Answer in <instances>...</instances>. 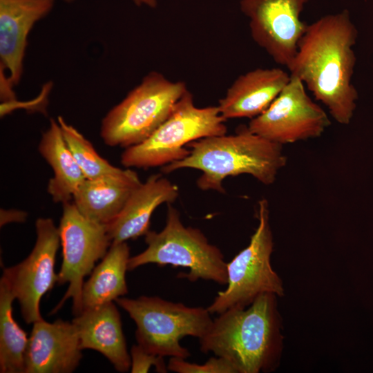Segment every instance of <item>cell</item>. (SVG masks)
Wrapping results in <instances>:
<instances>
[{
	"label": "cell",
	"instance_id": "13",
	"mask_svg": "<svg viewBox=\"0 0 373 373\" xmlns=\"http://www.w3.org/2000/svg\"><path fill=\"white\" fill-rule=\"evenodd\" d=\"M25 354L24 373H70L82 358L75 325L57 319L32 323Z\"/></svg>",
	"mask_w": 373,
	"mask_h": 373
},
{
	"label": "cell",
	"instance_id": "27",
	"mask_svg": "<svg viewBox=\"0 0 373 373\" xmlns=\"http://www.w3.org/2000/svg\"><path fill=\"white\" fill-rule=\"evenodd\" d=\"M134 3L137 6H146L150 8H155L157 6V0H133Z\"/></svg>",
	"mask_w": 373,
	"mask_h": 373
},
{
	"label": "cell",
	"instance_id": "11",
	"mask_svg": "<svg viewBox=\"0 0 373 373\" xmlns=\"http://www.w3.org/2000/svg\"><path fill=\"white\" fill-rule=\"evenodd\" d=\"M36 241L28 255L19 264L5 268L2 278L18 300L22 317L28 323L42 320L40 301L57 283L55 259L59 247L58 227L49 218L35 222Z\"/></svg>",
	"mask_w": 373,
	"mask_h": 373
},
{
	"label": "cell",
	"instance_id": "3",
	"mask_svg": "<svg viewBox=\"0 0 373 373\" xmlns=\"http://www.w3.org/2000/svg\"><path fill=\"white\" fill-rule=\"evenodd\" d=\"M190 153L166 164L162 171L169 173L189 168L199 170V189L224 193L223 180L229 176L248 174L265 185L273 184L287 163L283 145L271 142L242 127L233 135H220L193 141L187 144Z\"/></svg>",
	"mask_w": 373,
	"mask_h": 373
},
{
	"label": "cell",
	"instance_id": "4",
	"mask_svg": "<svg viewBox=\"0 0 373 373\" xmlns=\"http://www.w3.org/2000/svg\"><path fill=\"white\" fill-rule=\"evenodd\" d=\"M144 236L147 247L130 257L128 271L149 263L182 267L189 268V271L178 277L191 282L203 279L227 284V262L220 249L211 244L199 229L185 227L180 213L171 204H167L164 229L159 232L149 231Z\"/></svg>",
	"mask_w": 373,
	"mask_h": 373
},
{
	"label": "cell",
	"instance_id": "18",
	"mask_svg": "<svg viewBox=\"0 0 373 373\" xmlns=\"http://www.w3.org/2000/svg\"><path fill=\"white\" fill-rule=\"evenodd\" d=\"M142 182L137 173L122 169L95 179H85L75 191L73 202L89 220L108 224L120 213L133 191Z\"/></svg>",
	"mask_w": 373,
	"mask_h": 373
},
{
	"label": "cell",
	"instance_id": "23",
	"mask_svg": "<svg viewBox=\"0 0 373 373\" xmlns=\"http://www.w3.org/2000/svg\"><path fill=\"white\" fill-rule=\"evenodd\" d=\"M168 370L178 373H238L236 367L227 359L218 356L210 358L204 364H196L185 358L171 357Z\"/></svg>",
	"mask_w": 373,
	"mask_h": 373
},
{
	"label": "cell",
	"instance_id": "19",
	"mask_svg": "<svg viewBox=\"0 0 373 373\" xmlns=\"http://www.w3.org/2000/svg\"><path fill=\"white\" fill-rule=\"evenodd\" d=\"M38 149L53 171V177L47 186L48 194L55 202L71 201L86 178L64 138L57 119H50Z\"/></svg>",
	"mask_w": 373,
	"mask_h": 373
},
{
	"label": "cell",
	"instance_id": "22",
	"mask_svg": "<svg viewBox=\"0 0 373 373\" xmlns=\"http://www.w3.org/2000/svg\"><path fill=\"white\" fill-rule=\"evenodd\" d=\"M57 122L68 148L86 179L97 178L121 170L101 157L93 144L64 117L59 116Z\"/></svg>",
	"mask_w": 373,
	"mask_h": 373
},
{
	"label": "cell",
	"instance_id": "9",
	"mask_svg": "<svg viewBox=\"0 0 373 373\" xmlns=\"http://www.w3.org/2000/svg\"><path fill=\"white\" fill-rule=\"evenodd\" d=\"M63 211L58 227L62 249V263L57 274L59 285L68 284L60 302L52 310L56 313L69 298L77 316L83 311L82 294L84 278L90 275L99 260L106 254L112 241L106 224L95 222L83 216L75 204H62Z\"/></svg>",
	"mask_w": 373,
	"mask_h": 373
},
{
	"label": "cell",
	"instance_id": "7",
	"mask_svg": "<svg viewBox=\"0 0 373 373\" xmlns=\"http://www.w3.org/2000/svg\"><path fill=\"white\" fill-rule=\"evenodd\" d=\"M115 302L135 322L137 344L164 357H189L190 352L180 340L186 336L200 339L213 320L207 308L188 307L158 296L119 297Z\"/></svg>",
	"mask_w": 373,
	"mask_h": 373
},
{
	"label": "cell",
	"instance_id": "28",
	"mask_svg": "<svg viewBox=\"0 0 373 373\" xmlns=\"http://www.w3.org/2000/svg\"><path fill=\"white\" fill-rule=\"evenodd\" d=\"M64 1L68 2V3H70V2H72L73 0H64Z\"/></svg>",
	"mask_w": 373,
	"mask_h": 373
},
{
	"label": "cell",
	"instance_id": "15",
	"mask_svg": "<svg viewBox=\"0 0 373 373\" xmlns=\"http://www.w3.org/2000/svg\"><path fill=\"white\" fill-rule=\"evenodd\" d=\"M290 79L280 68H258L238 76L217 106L227 120L250 119L262 114L278 96Z\"/></svg>",
	"mask_w": 373,
	"mask_h": 373
},
{
	"label": "cell",
	"instance_id": "12",
	"mask_svg": "<svg viewBox=\"0 0 373 373\" xmlns=\"http://www.w3.org/2000/svg\"><path fill=\"white\" fill-rule=\"evenodd\" d=\"M309 0H241L254 41L277 64L288 67L294 60L308 24L300 13Z\"/></svg>",
	"mask_w": 373,
	"mask_h": 373
},
{
	"label": "cell",
	"instance_id": "2",
	"mask_svg": "<svg viewBox=\"0 0 373 373\" xmlns=\"http://www.w3.org/2000/svg\"><path fill=\"white\" fill-rule=\"evenodd\" d=\"M277 297L263 294L247 307L231 308L219 314L199 339L201 352L227 359L238 373L274 370L283 347Z\"/></svg>",
	"mask_w": 373,
	"mask_h": 373
},
{
	"label": "cell",
	"instance_id": "8",
	"mask_svg": "<svg viewBox=\"0 0 373 373\" xmlns=\"http://www.w3.org/2000/svg\"><path fill=\"white\" fill-rule=\"evenodd\" d=\"M257 214L258 225L249 245L227 264V286L207 307L211 314L247 307L263 294L284 295L283 281L271 264L274 240L266 199L258 202Z\"/></svg>",
	"mask_w": 373,
	"mask_h": 373
},
{
	"label": "cell",
	"instance_id": "26",
	"mask_svg": "<svg viewBox=\"0 0 373 373\" xmlns=\"http://www.w3.org/2000/svg\"><path fill=\"white\" fill-rule=\"evenodd\" d=\"M27 213L17 209H1L0 224L3 226L10 222H23L27 218Z\"/></svg>",
	"mask_w": 373,
	"mask_h": 373
},
{
	"label": "cell",
	"instance_id": "14",
	"mask_svg": "<svg viewBox=\"0 0 373 373\" xmlns=\"http://www.w3.org/2000/svg\"><path fill=\"white\" fill-rule=\"evenodd\" d=\"M55 0H0V66L12 86L21 80L27 38L35 23L52 8Z\"/></svg>",
	"mask_w": 373,
	"mask_h": 373
},
{
	"label": "cell",
	"instance_id": "6",
	"mask_svg": "<svg viewBox=\"0 0 373 373\" xmlns=\"http://www.w3.org/2000/svg\"><path fill=\"white\" fill-rule=\"evenodd\" d=\"M226 119L217 106L198 107L188 90L169 117L146 140L125 149L121 162L126 167L164 166L190 153L187 144L227 133Z\"/></svg>",
	"mask_w": 373,
	"mask_h": 373
},
{
	"label": "cell",
	"instance_id": "5",
	"mask_svg": "<svg viewBox=\"0 0 373 373\" xmlns=\"http://www.w3.org/2000/svg\"><path fill=\"white\" fill-rule=\"evenodd\" d=\"M187 90L184 82L150 72L104 116L102 139L106 145L125 149L142 143L169 117Z\"/></svg>",
	"mask_w": 373,
	"mask_h": 373
},
{
	"label": "cell",
	"instance_id": "1",
	"mask_svg": "<svg viewBox=\"0 0 373 373\" xmlns=\"http://www.w3.org/2000/svg\"><path fill=\"white\" fill-rule=\"evenodd\" d=\"M357 37L347 10L322 17L308 24L287 68L342 125L351 122L358 99L352 82Z\"/></svg>",
	"mask_w": 373,
	"mask_h": 373
},
{
	"label": "cell",
	"instance_id": "20",
	"mask_svg": "<svg viewBox=\"0 0 373 373\" xmlns=\"http://www.w3.org/2000/svg\"><path fill=\"white\" fill-rule=\"evenodd\" d=\"M130 257L126 242L111 243L106 254L84 283L83 310L113 302L128 293L126 273Z\"/></svg>",
	"mask_w": 373,
	"mask_h": 373
},
{
	"label": "cell",
	"instance_id": "25",
	"mask_svg": "<svg viewBox=\"0 0 373 373\" xmlns=\"http://www.w3.org/2000/svg\"><path fill=\"white\" fill-rule=\"evenodd\" d=\"M52 88L50 82L46 83L42 86L40 93L33 99L26 102H19L16 99L4 102L1 104V116H5L11 111L17 108H25L28 111H40L43 113L46 110L48 104V98Z\"/></svg>",
	"mask_w": 373,
	"mask_h": 373
},
{
	"label": "cell",
	"instance_id": "21",
	"mask_svg": "<svg viewBox=\"0 0 373 373\" xmlns=\"http://www.w3.org/2000/svg\"><path fill=\"white\" fill-rule=\"evenodd\" d=\"M15 297L8 283L0 280V372L24 373L25 354L28 342L26 332L13 317Z\"/></svg>",
	"mask_w": 373,
	"mask_h": 373
},
{
	"label": "cell",
	"instance_id": "10",
	"mask_svg": "<svg viewBox=\"0 0 373 373\" xmlns=\"http://www.w3.org/2000/svg\"><path fill=\"white\" fill-rule=\"evenodd\" d=\"M331 122L327 113L306 92L298 77L290 79L271 105L250 119L248 129L284 145L318 137Z\"/></svg>",
	"mask_w": 373,
	"mask_h": 373
},
{
	"label": "cell",
	"instance_id": "24",
	"mask_svg": "<svg viewBox=\"0 0 373 373\" xmlns=\"http://www.w3.org/2000/svg\"><path fill=\"white\" fill-rule=\"evenodd\" d=\"M130 356L132 373L148 372L152 366L157 372L166 373L169 370L164 356L151 353L138 344L132 346Z\"/></svg>",
	"mask_w": 373,
	"mask_h": 373
},
{
	"label": "cell",
	"instance_id": "16",
	"mask_svg": "<svg viewBox=\"0 0 373 373\" xmlns=\"http://www.w3.org/2000/svg\"><path fill=\"white\" fill-rule=\"evenodd\" d=\"M178 195L177 185L160 174L150 175L133 191L119 215L106 224L112 242H126L145 235L156 208L164 203L171 204Z\"/></svg>",
	"mask_w": 373,
	"mask_h": 373
},
{
	"label": "cell",
	"instance_id": "17",
	"mask_svg": "<svg viewBox=\"0 0 373 373\" xmlns=\"http://www.w3.org/2000/svg\"><path fill=\"white\" fill-rule=\"evenodd\" d=\"M72 323L77 330L82 350L97 351L117 372L130 370L131 356L120 314L113 302L84 309Z\"/></svg>",
	"mask_w": 373,
	"mask_h": 373
}]
</instances>
